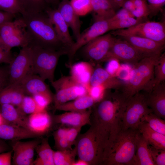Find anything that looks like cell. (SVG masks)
Here are the masks:
<instances>
[{
  "label": "cell",
  "mask_w": 165,
  "mask_h": 165,
  "mask_svg": "<svg viewBox=\"0 0 165 165\" xmlns=\"http://www.w3.org/2000/svg\"><path fill=\"white\" fill-rule=\"evenodd\" d=\"M107 61L108 63L105 69L111 75L116 77L121 66L119 61L116 59H111Z\"/></svg>",
  "instance_id": "48"
},
{
  "label": "cell",
  "mask_w": 165,
  "mask_h": 165,
  "mask_svg": "<svg viewBox=\"0 0 165 165\" xmlns=\"http://www.w3.org/2000/svg\"><path fill=\"white\" fill-rule=\"evenodd\" d=\"M72 8L79 16H85L92 11V0H71Z\"/></svg>",
  "instance_id": "39"
},
{
  "label": "cell",
  "mask_w": 165,
  "mask_h": 165,
  "mask_svg": "<svg viewBox=\"0 0 165 165\" xmlns=\"http://www.w3.org/2000/svg\"><path fill=\"white\" fill-rule=\"evenodd\" d=\"M36 104L37 112L46 110L53 100L51 93H42L32 96Z\"/></svg>",
  "instance_id": "40"
},
{
  "label": "cell",
  "mask_w": 165,
  "mask_h": 165,
  "mask_svg": "<svg viewBox=\"0 0 165 165\" xmlns=\"http://www.w3.org/2000/svg\"><path fill=\"white\" fill-rule=\"evenodd\" d=\"M18 84L25 95L32 96L40 93H51L45 81L34 73L27 75Z\"/></svg>",
  "instance_id": "25"
},
{
  "label": "cell",
  "mask_w": 165,
  "mask_h": 165,
  "mask_svg": "<svg viewBox=\"0 0 165 165\" xmlns=\"http://www.w3.org/2000/svg\"><path fill=\"white\" fill-rule=\"evenodd\" d=\"M115 39L110 33L103 35L95 38L83 47L84 55L87 58L92 61L103 62Z\"/></svg>",
  "instance_id": "14"
},
{
  "label": "cell",
  "mask_w": 165,
  "mask_h": 165,
  "mask_svg": "<svg viewBox=\"0 0 165 165\" xmlns=\"http://www.w3.org/2000/svg\"><path fill=\"white\" fill-rule=\"evenodd\" d=\"M26 8V11L33 12H42L45 9V0H22Z\"/></svg>",
  "instance_id": "42"
},
{
  "label": "cell",
  "mask_w": 165,
  "mask_h": 165,
  "mask_svg": "<svg viewBox=\"0 0 165 165\" xmlns=\"http://www.w3.org/2000/svg\"><path fill=\"white\" fill-rule=\"evenodd\" d=\"M55 91L53 97L54 108L57 106L87 94L84 86L75 81L70 76H63L51 82Z\"/></svg>",
  "instance_id": "9"
},
{
  "label": "cell",
  "mask_w": 165,
  "mask_h": 165,
  "mask_svg": "<svg viewBox=\"0 0 165 165\" xmlns=\"http://www.w3.org/2000/svg\"><path fill=\"white\" fill-rule=\"evenodd\" d=\"M82 127H72L67 128L66 138L72 145H74Z\"/></svg>",
  "instance_id": "47"
},
{
  "label": "cell",
  "mask_w": 165,
  "mask_h": 165,
  "mask_svg": "<svg viewBox=\"0 0 165 165\" xmlns=\"http://www.w3.org/2000/svg\"><path fill=\"white\" fill-rule=\"evenodd\" d=\"M46 12L58 39L68 51L74 42L70 34L69 27L57 9H47Z\"/></svg>",
  "instance_id": "16"
},
{
  "label": "cell",
  "mask_w": 165,
  "mask_h": 165,
  "mask_svg": "<svg viewBox=\"0 0 165 165\" xmlns=\"http://www.w3.org/2000/svg\"><path fill=\"white\" fill-rule=\"evenodd\" d=\"M14 58L10 50L0 42V65L3 63L9 64Z\"/></svg>",
  "instance_id": "46"
},
{
  "label": "cell",
  "mask_w": 165,
  "mask_h": 165,
  "mask_svg": "<svg viewBox=\"0 0 165 165\" xmlns=\"http://www.w3.org/2000/svg\"><path fill=\"white\" fill-rule=\"evenodd\" d=\"M37 157L34 161L33 165H54L53 151L47 138L42 139L36 147Z\"/></svg>",
  "instance_id": "32"
},
{
  "label": "cell",
  "mask_w": 165,
  "mask_h": 165,
  "mask_svg": "<svg viewBox=\"0 0 165 165\" xmlns=\"http://www.w3.org/2000/svg\"><path fill=\"white\" fill-rule=\"evenodd\" d=\"M9 84L8 68L0 66V92Z\"/></svg>",
  "instance_id": "50"
},
{
  "label": "cell",
  "mask_w": 165,
  "mask_h": 165,
  "mask_svg": "<svg viewBox=\"0 0 165 165\" xmlns=\"http://www.w3.org/2000/svg\"><path fill=\"white\" fill-rule=\"evenodd\" d=\"M13 150L6 152L0 153V165L11 164L12 154Z\"/></svg>",
  "instance_id": "53"
},
{
  "label": "cell",
  "mask_w": 165,
  "mask_h": 165,
  "mask_svg": "<svg viewBox=\"0 0 165 165\" xmlns=\"http://www.w3.org/2000/svg\"><path fill=\"white\" fill-rule=\"evenodd\" d=\"M146 95L147 104L152 112L158 117L165 119V86L160 83L154 86Z\"/></svg>",
  "instance_id": "18"
},
{
  "label": "cell",
  "mask_w": 165,
  "mask_h": 165,
  "mask_svg": "<svg viewBox=\"0 0 165 165\" xmlns=\"http://www.w3.org/2000/svg\"><path fill=\"white\" fill-rule=\"evenodd\" d=\"M152 159L155 165H165V149H156L149 145Z\"/></svg>",
  "instance_id": "44"
},
{
  "label": "cell",
  "mask_w": 165,
  "mask_h": 165,
  "mask_svg": "<svg viewBox=\"0 0 165 165\" xmlns=\"http://www.w3.org/2000/svg\"><path fill=\"white\" fill-rule=\"evenodd\" d=\"M116 8L110 0H92V11L95 21L108 20L116 13Z\"/></svg>",
  "instance_id": "29"
},
{
  "label": "cell",
  "mask_w": 165,
  "mask_h": 165,
  "mask_svg": "<svg viewBox=\"0 0 165 165\" xmlns=\"http://www.w3.org/2000/svg\"><path fill=\"white\" fill-rule=\"evenodd\" d=\"M52 119L46 110L30 115L27 118L28 129L41 136L48 132L50 129Z\"/></svg>",
  "instance_id": "21"
},
{
  "label": "cell",
  "mask_w": 165,
  "mask_h": 165,
  "mask_svg": "<svg viewBox=\"0 0 165 165\" xmlns=\"http://www.w3.org/2000/svg\"><path fill=\"white\" fill-rule=\"evenodd\" d=\"M92 112L91 110H87L78 112H66L55 116L53 120L56 123L82 127L87 124L91 125Z\"/></svg>",
  "instance_id": "19"
},
{
  "label": "cell",
  "mask_w": 165,
  "mask_h": 165,
  "mask_svg": "<svg viewBox=\"0 0 165 165\" xmlns=\"http://www.w3.org/2000/svg\"><path fill=\"white\" fill-rule=\"evenodd\" d=\"M67 128H60L53 133L54 140L58 139L66 138Z\"/></svg>",
  "instance_id": "55"
},
{
  "label": "cell",
  "mask_w": 165,
  "mask_h": 165,
  "mask_svg": "<svg viewBox=\"0 0 165 165\" xmlns=\"http://www.w3.org/2000/svg\"><path fill=\"white\" fill-rule=\"evenodd\" d=\"M96 104L93 99L87 94L60 105L54 109L65 112H82L87 110Z\"/></svg>",
  "instance_id": "30"
},
{
  "label": "cell",
  "mask_w": 165,
  "mask_h": 165,
  "mask_svg": "<svg viewBox=\"0 0 165 165\" xmlns=\"http://www.w3.org/2000/svg\"><path fill=\"white\" fill-rule=\"evenodd\" d=\"M137 129L149 145L156 149H165V135L152 129L145 121L141 122Z\"/></svg>",
  "instance_id": "28"
},
{
  "label": "cell",
  "mask_w": 165,
  "mask_h": 165,
  "mask_svg": "<svg viewBox=\"0 0 165 165\" xmlns=\"http://www.w3.org/2000/svg\"><path fill=\"white\" fill-rule=\"evenodd\" d=\"M73 165H89V164L86 161L83 160L79 159L77 161H75L74 162Z\"/></svg>",
  "instance_id": "58"
},
{
  "label": "cell",
  "mask_w": 165,
  "mask_h": 165,
  "mask_svg": "<svg viewBox=\"0 0 165 165\" xmlns=\"http://www.w3.org/2000/svg\"><path fill=\"white\" fill-rule=\"evenodd\" d=\"M9 145L2 140L0 139V153L9 150Z\"/></svg>",
  "instance_id": "56"
},
{
  "label": "cell",
  "mask_w": 165,
  "mask_h": 165,
  "mask_svg": "<svg viewBox=\"0 0 165 165\" xmlns=\"http://www.w3.org/2000/svg\"><path fill=\"white\" fill-rule=\"evenodd\" d=\"M25 95L19 84H8L0 92V105L10 104L17 107Z\"/></svg>",
  "instance_id": "27"
},
{
  "label": "cell",
  "mask_w": 165,
  "mask_h": 165,
  "mask_svg": "<svg viewBox=\"0 0 165 165\" xmlns=\"http://www.w3.org/2000/svg\"><path fill=\"white\" fill-rule=\"evenodd\" d=\"M8 70V84H18L27 75L33 73L31 47H22L18 55L9 64Z\"/></svg>",
  "instance_id": "11"
},
{
  "label": "cell",
  "mask_w": 165,
  "mask_h": 165,
  "mask_svg": "<svg viewBox=\"0 0 165 165\" xmlns=\"http://www.w3.org/2000/svg\"><path fill=\"white\" fill-rule=\"evenodd\" d=\"M161 54L145 57L134 65L128 79L122 87L121 93L126 99L142 90L148 92L152 89L155 65Z\"/></svg>",
  "instance_id": "4"
},
{
  "label": "cell",
  "mask_w": 165,
  "mask_h": 165,
  "mask_svg": "<svg viewBox=\"0 0 165 165\" xmlns=\"http://www.w3.org/2000/svg\"><path fill=\"white\" fill-rule=\"evenodd\" d=\"M116 8L121 7V5L123 0H110Z\"/></svg>",
  "instance_id": "57"
},
{
  "label": "cell",
  "mask_w": 165,
  "mask_h": 165,
  "mask_svg": "<svg viewBox=\"0 0 165 165\" xmlns=\"http://www.w3.org/2000/svg\"><path fill=\"white\" fill-rule=\"evenodd\" d=\"M146 95L139 92L127 101L122 119V129H137L145 115L152 112L148 106Z\"/></svg>",
  "instance_id": "8"
},
{
  "label": "cell",
  "mask_w": 165,
  "mask_h": 165,
  "mask_svg": "<svg viewBox=\"0 0 165 165\" xmlns=\"http://www.w3.org/2000/svg\"><path fill=\"white\" fill-rule=\"evenodd\" d=\"M16 15L0 10V26L4 24L13 20Z\"/></svg>",
  "instance_id": "52"
},
{
  "label": "cell",
  "mask_w": 165,
  "mask_h": 165,
  "mask_svg": "<svg viewBox=\"0 0 165 165\" xmlns=\"http://www.w3.org/2000/svg\"><path fill=\"white\" fill-rule=\"evenodd\" d=\"M0 42L10 50L15 47L29 46L28 34L21 16L0 26Z\"/></svg>",
  "instance_id": "6"
},
{
  "label": "cell",
  "mask_w": 165,
  "mask_h": 165,
  "mask_svg": "<svg viewBox=\"0 0 165 165\" xmlns=\"http://www.w3.org/2000/svg\"><path fill=\"white\" fill-rule=\"evenodd\" d=\"M76 155L75 147L70 150L54 151V165H73L75 161V159Z\"/></svg>",
  "instance_id": "33"
},
{
  "label": "cell",
  "mask_w": 165,
  "mask_h": 165,
  "mask_svg": "<svg viewBox=\"0 0 165 165\" xmlns=\"http://www.w3.org/2000/svg\"><path fill=\"white\" fill-rule=\"evenodd\" d=\"M121 7L132 12L135 9L133 0H123Z\"/></svg>",
  "instance_id": "54"
},
{
  "label": "cell",
  "mask_w": 165,
  "mask_h": 165,
  "mask_svg": "<svg viewBox=\"0 0 165 165\" xmlns=\"http://www.w3.org/2000/svg\"><path fill=\"white\" fill-rule=\"evenodd\" d=\"M134 165H155L151 155L149 144L140 134L137 143Z\"/></svg>",
  "instance_id": "31"
},
{
  "label": "cell",
  "mask_w": 165,
  "mask_h": 165,
  "mask_svg": "<svg viewBox=\"0 0 165 165\" xmlns=\"http://www.w3.org/2000/svg\"><path fill=\"white\" fill-rule=\"evenodd\" d=\"M0 113L5 123L28 129V117L21 114L13 105L10 104L0 105Z\"/></svg>",
  "instance_id": "26"
},
{
  "label": "cell",
  "mask_w": 165,
  "mask_h": 165,
  "mask_svg": "<svg viewBox=\"0 0 165 165\" xmlns=\"http://www.w3.org/2000/svg\"><path fill=\"white\" fill-rule=\"evenodd\" d=\"M124 83L123 81L112 76L100 67L94 68L90 82V86H101L106 90L119 88Z\"/></svg>",
  "instance_id": "20"
},
{
  "label": "cell",
  "mask_w": 165,
  "mask_h": 165,
  "mask_svg": "<svg viewBox=\"0 0 165 165\" xmlns=\"http://www.w3.org/2000/svg\"><path fill=\"white\" fill-rule=\"evenodd\" d=\"M130 17H134L131 12L124 9L122 8L117 12H116L114 15L108 20L112 21Z\"/></svg>",
  "instance_id": "51"
},
{
  "label": "cell",
  "mask_w": 165,
  "mask_h": 165,
  "mask_svg": "<svg viewBox=\"0 0 165 165\" xmlns=\"http://www.w3.org/2000/svg\"><path fill=\"white\" fill-rule=\"evenodd\" d=\"M94 69L93 65L89 62H78L71 66L70 76L75 81L85 87L87 90L90 86V80Z\"/></svg>",
  "instance_id": "24"
},
{
  "label": "cell",
  "mask_w": 165,
  "mask_h": 165,
  "mask_svg": "<svg viewBox=\"0 0 165 165\" xmlns=\"http://www.w3.org/2000/svg\"><path fill=\"white\" fill-rule=\"evenodd\" d=\"M153 87L161 83L165 80V53L160 55L155 65Z\"/></svg>",
  "instance_id": "37"
},
{
  "label": "cell",
  "mask_w": 165,
  "mask_h": 165,
  "mask_svg": "<svg viewBox=\"0 0 165 165\" xmlns=\"http://www.w3.org/2000/svg\"><path fill=\"white\" fill-rule=\"evenodd\" d=\"M0 10L16 15L26 11L22 0H0Z\"/></svg>",
  "instance_id": "34"
},
{
  "label": "cell",
  "mask_w": 165,
  "mask_h": 165,
  "mask_svg": "<svg viewBox=\"0 0 165 165\" xmlns=\"http://www.w3.org/2000/svg\"><path fill=\"white\" fill-rule=\"evenodd\" d=\"M146 122L150 127L154 130L165 135V120L151 112L145 116L141 122Z\"/></svg>",
  "instance_id": "35"
},
{
  "label": "cell",
  "mask_w": 165,
  "mask_h": 165,
  "mask_svg": "<svg viewBox=\"0 0 165 165\" xmlns=\"http://www.w3.org/2000/svg\"><path fill=\"white\" fill-rule=\"evenodd\" d=\"M150 11V14L156 15L162 9L165 4V0H146Z\"/></svg>",
  "instance_id": "45"
},
{
  "label": "cell",
  "mask_w": 165,
  "mask_h": 165,
  "mask_svg": "<svg viewBox=\"0 0 165 165\" xmlns=\"http://www.w3.org/2000/svg\"><path fill=\"white\" fill-rule=\"evenodd\" d=\"M110 23V30H115L128 28L142 22V19L130 17L121 20L111 21Z\"/></svg>",
  "instance_id": "38"
},
{
  "label": "cell",
  "mask_w": 165,
  "mask_h": 165,
  "mask_svg": "<svg viewBox=\"0 0 165 165\" xmlns=\"http://www.w3.org/2000/svg\"><path fill=\"white\" fill-rule=\"evenodd\" d=\"M46 3H55L57 2L59 0H45Z\"/></svg>",
  "instance_id": "59"
},
{
  "label": "cell",
  "mask_w": 165,
  "mask_h": 165,
  "mask_svg": "<svg viewBox=\"0 0 165 165\" xmlns=\"http://www.w3.org/2000/svg\"><path fill=\"white\" fill-rule=\"evenodd\" d=\"M109 31L110 28L108 20L95 21L87 30L81 34L68 50L67 54L69 62L71 63L76 53L80 48Z\"/></svg>",
  "instance_id": "13"
},
{
  "label": "cell",
  "mask_w": 165,
  "mask_h": 165,
  "mask_svg": "<svg viewBox=\"0 0 165 165\" xmlns=\"http://www.w3.org/2000/svg\"><path fill=\"white\" fill-rule=\"evenodd\" d=\"M135 9L131 12L134 17L142 19L150 14L148 4L146 0H133Z\"/></svg>",
  "instance_id": "41"
},
{
  "label": "cell",
  "mask_w": 165,
  "mask_h": 165,
  "mask_svg": "<svg viewBox=\"0 0 165 165\" xmlns=\"http://www.w3.org/2000/svg\"><path fill=\"white\" fill-rule=\"evenodd\" d=\"M41 141L38 139L25 142L17 141L13 143V164L33 165L35 150Z\"/></svg>",
  "instance_id": "15"
},
{
  "label": "cell",
  "mask_w": 165,
  "mask_h": 165,
  "mask_svg": "<svg viewBox=\"0 0 165 165\" xmlns=\"http://www.w3.org/2000/svg\"><path fill=\"white\" fill-rule=\"evenodd\" d=\"M31 47L33 73L44 81L48 80L51 83L54 80V72L59 58L61 56L67 54V50H54L36 46Z\"/></svg>",
  "instance_id": "5"
},
{
  "label": "cell",
  "mask_w": 165,
  "mask_h": 165,
  "mask_svg": "<svg viewBox=\"0 0 165 165\" xmlns=\"http://www.w3.org/2000/svg\"><path fill=\"white\" fill-rule=\"evenodd\" d=\"M146 57L125 40L115 38L103 62L116 59L134 66Z\"/></svg>",
  "instance_id": "12"
},
{
  "label": "cell",
  "mask_w": 165,
  "mask_h": 165,
  "mask_svg": "<svg viewBox=\"0 0 165 165\" xmlns=\"http://www.w3.org/2000/svg\"><path fill=\"white\" fill-rule=\"evenodd\" d=\"M127 100L116 92L97 103L92 112L90 126L105 156L122 129V119Z\"/></svg>",
  "instance_id": "1"
},
{
  "label": "cell",
  "mask_w": 165,
  "mask_h": 165,
  "mask_svg": "<svg viewBox=\"0 0 165 165\" xmlns=\"http://www.w3.org/2000/svg\"><path fill=\"white\" fill-rule=\"evenodd\" d=\"M68 26L71 28L76 40L81 34V22L69 0H61L57 9Z\"/></svg>",
  "instance_id": "22"
},
{
  "label": "cell",
  "mask_w": 165,
  "mask_h": 165,
  "mask_svg": "<svg viewBox=\"0 0 165 165\" xmlns=\"http://www.w3.org/2000/svg\"><path fill=\"white\" fill-rule=\"evenodd\" d=\"M140 134L138 129H121L105 157L102 165H134Z\"/></svg>",
  "instance_id": "3"
},
{
  "label": "cell",
  "mask_w": 165,
  "mask_h": 165,
  "mask_svg": "<svg viewBox=\"0 0 165 165\" xmlns=\"http://www.w3.org/2000/svg\"><path fill=\"white\" fill-rule=\"evenodd\" d=\"M17 108L22 115L26 116L37 112L35 102L32 96L25 95Z\"/></svg>",
  "instance_id": "36"
},
{
  "label": "cell",
  "mask_w": 165,
  "mask_h": 165,
  "mask_svg": "<svg viewBox=\"0 0 165 165\" xmlns=\"http://www.w3.org/2000/svg\"><path fill=\"white\" fill-rule=\"evenodd\" d=\"M106 90L102 86H90L87 90V94L97 103L105 97Z\"/></svg>",
  "instance_id": "43"
},
{
  "label": "cell",
  "mask_w": 165,
  "mask_h": 165,
  "mask_svg": "<svg viewBox=\"0 0 165 165\" xmlns=\"http://www.w3.org/2000/svg\"><path fill=\"white\" fill-rule=\"evenodd\" d=\"M40 137L29 129L21 127L4 123L0 125V139L12 140L34 138Z\"/></svg>",
  "instance_id": "23"
},
{
  "label": "cell",
  "mask_w": 165,
  "mask_h": 165,
  "mask_svg": "<svg viewBox=\"0 0 165 165\" xmlns=\"http://www.w3.org/2000/svg\"><path fill=\"white\" fill-rule=\"evenodd\" d=\"M145 56L160 55L165 44L144 38L133 36L122 37Z\"/></svg>",
  "instance_id": "17"
},
{
  "label": "cell",
  "mask_w": 165,
  "mask_h": 165,
  "mask_svg": "<svg viewBox=\"0 0 165 165\" xmlns=\"http://www.w3.org/2000/svg\"><path fill=\"white\" fill-rule=\"evenodd\" d=\"M21 17L30 39L29 46L54 50L68 49L60 41L54 27L46 13L25 11Z\"/></svg>",
  "instance_id": "2"
},
{
  "label": "cell",
  "mask_w": 165,
  "mask_h": 165,
  "mask_svg": "<svg viewBox=\"0 0 165 165\" xmlns=\"http://www.w3.org/2000/svg\"><path fill=\"white\" fill-rule=\"evenodd\" d=\"M112 34L121 37L138 36L165 44V24L162 21L142 22L127 28L116 30Z\"/></svg>",
  "instance_id": "10"
},
{
  "label": "cell",
  "mask_w": 165,
  "mask_h": 165,
  "mask_svg": "<svg viewBox=\"0 0 165 165\" xmlns=\"http://www.w3.org/2000/svg\"><path fill=\"white\" fill-rule=\"evenodd\" d=\"M74 145L79 159L89 165H102L103 153L91 126L85 133L78 136Z\"/></svg>",
  "instance_id": "7"
},
{
  "label": "cell",
  "mask_w": 165,
  "mask_h": 165,
  "mask_svg": "<svg viewBox=\"0 0 165 165\" xmlns=\"http://www.w3.org/2000/svg\"><path fill=\"white\" fill-rule=\"evenodd\" d=\"M55 147L58 150L64 151L72 149V145L69 142L66 138L54 140Z\"/></svg>",
  "instance_id": "49"
}]
</instances>
